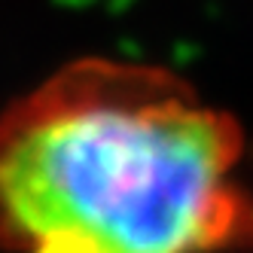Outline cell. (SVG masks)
<instances>
[{
  "label": "cell",
  "instance_id": "6da1fadb",
  "mask_svg": "<svg viewBox=\"0 0 253 253\" xmlns=\"http://www.w3.org/2000/svg\"><path fill=\"white\" fill-rule=\"evenodd\" d=\"M244 162L186 77L74 58L0 107V253H253Z\"/></svg>",
  "mask_w": 253,
  "mask_h": 253
}]
</instances>
